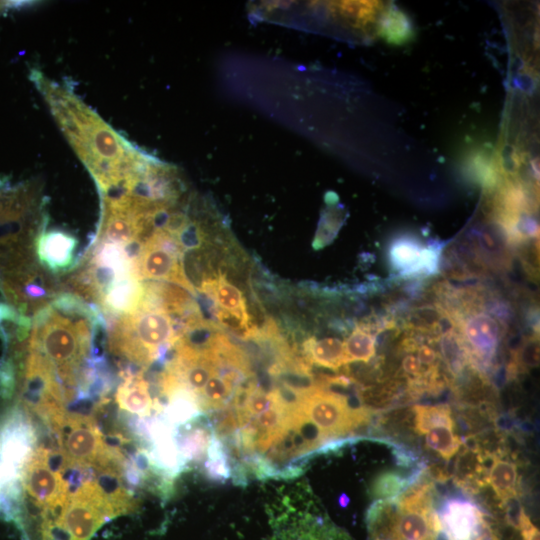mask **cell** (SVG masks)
<instances>
[{"mask_svg":"<svg viewBox=\"0 0 540 540\" xmlns=\"http://www.w3.org/2000/svg\"><path fill=\"white\" fill-rule=\"evenodd\" d=\"M29 317L9 303H0V336L7 344L21 343L29 337Z\"/></svg>","mask_w":540,"mask_h":540,"instance_id":"18","label":"cell"},{"mask_svg":"<svg viewBox=\"0 0 540 540\" xmlns=\"http://www.w3.org/2000/svg\"><path fill=\"white\" fill-rule=\"evenodd\" d=\"M64 419V418H63ZM70 431L63 442V455L69 463L87 465L98 463L100 467H109L111 459H115L104 444L98 428L82 417L64 419Z\"/></svg>","mask_w":540,"mask_h":540,"instance_id":"5","label":"cell"},{"mask_svg":"<svg viewBox=\"0 0 540 540\" xmlns=\"http://www.w3.org/2000/svg\"><path fill=\"white\" fill-rule=\"evenodd\" d=\"M456 427L439 426L427 431L425 435V445L433 452L449 461L455 456L463 442L456 434Z\"/></svg>","mask_w":540,"mask_h":540,"instance_id":"20","label":"cell"},{"mask_svg":"<svg viewBox=\"0 0 540 540\" xmlns=\"http://www.w3.org/2000/svg\"><path fill=\"white\" fill-rule=\"evenodd\" d=\"M7 218H8L7 203H6L4 194L0 188V248H2V244H1L2 228Z\"/></svg>","mask_w":540,"mask_h":540,"instance_id":"23","label":"cell"},{"mask_svg":"<svg viewBox=\"0 0 540 540\" xmlns=\"http://www.w3.org/2000/svg\"><path fill=\"white\" fill-rule=\"evenodd\" d=\"M539 364V338L538 334L525 337L518 348L513 352L508 375L516 376L527 373Z\"/></svg>","mask_w":540,"mask_h":540,"instance_id":"22","label":"cell"},{"mask_svg":"<svg viewBox=\"0 0 540 540\" xmlns=\"http://www.w3.org/2000/svg\"><path fill=\"white\" fill-rule=\"evenodd\" d=\"M214 432L211 423H190L178 439L177 447L184 464L187 462H199L206 457Z\"/></svg>","mask_w":540,"mask_h":540,"instance_id":"16","label":"cell"},{"mask_svg":"<svg viewBox=\"0 0 540 540\" xmlns=\"http://www.w3.org/2000/svg\"><path fill=\"white\" fill-rule=\"evenodd\" d=\"M389 262L402 277L430 275L439 269L440 251L424 247L414 238L400 237L390 245Z\"/></svg>","mask_w":540,"mask_h":540,"instance_id":"7","label":"cell"},{"mask_svg":"<svg viewBox=\"0 0 540 540\" xmlns=\"http://www.w3.org/2000/svg\"><path fill=\"white\" fill-rule=\"evenodd\" d=\"M242 371L230 367L223 373L212 375L197 398L200 410L210 411L224 408L233 397Z\"/></svg>","mask_w":540,"mask_h":540,"instance_id":"12","label":"cell"},{"mask_svg":"<svg viewBox=\"0 0 540 540\" xmlns=\"http://www.w3.org/2000/svg\"><path fill=\"white\" fill-rule=\"evenodd\" d=\"M182 248L164 228L155 230L143 243L134 263V273L140 279L162 280L194 292L181 261Z\"/></svg>","mask_w":540,"mask_h":540,"instance_id":"4","label":"cell"},{"mask_svg":"<svg viewBox=\"0 0 540 540\" xmlns=\"http://www.w3.org/2000/svg\"><path fill=\"white\" fill-rule=\"evenodd\" d=\"M518 479V468L513 461L499 455L492 458L487 473V483L492 487L501 504L517 497Z\"/></svg>","mask_w":540,"mask_h":540,"instance_id":"14","label":"cell"},{"mask_svg":"<svg viewBox=\"0 0 540 540\" xmlns=\"http://www.w3.org/2000/svg\"><path fill=\"white\" fill-rule=\"evenodd\" d=\"M273 527L271 540H352L329 520L308 513L282 515Z\"/></svg>","mask_w":540,"mask_h":540,"instance_id":"8","label":"cell"},{"mask_svg":"<svg viewBox=\"0 0 540 540\" xmlns=\"http://www.w3.org/2000/svg\"><path fill=\"white\" fill-rule=\"evenodd\" d=\"M116 398L121 408L140 416H147L155 408L149 385L140 375L128 374L119 387Z\"/></svg>","mask_w":540,"mask_h":540,"instance_id":"13","label":"cell"},{"mask_svg":"<svg viewBox=\"0 0 540 540\" xmlns=\"http://www.w3.org/2000/svg\"><path fill=\"white\" fill-rule=\"evenodd\" d=\"M343 344L346 364L368 363L376 355V333L367 325L357 326Z\"/></svg>","mask_w":540,"mask_h":540,"instance_id":"17","label":"cell"},{"mask_svg":"<svg viewBox=\"0 0 540 540\" xmlns=\"http://www.w3.org/2000/svg\"><path fill=\"white\" fill-rule=\"evenodd\" d=\"M413 412L415 430L420 435L439 426L456 427L451 409L447 404L415 405Z\"/></svg>","mask_w":540,"mask_h":540,"instance_id":"19","label":"cell"},{"mask_svg":"<svg viewBox=\"0 0 540 540\" xmlns=\"http://www.w3.org/2000/svg\"><path fill=\"white\" fill-rule=\"evenodd\" d=\"M76 238L62 230L43 228L35 237L34 248L40 264L54 274L66 272L76 264Z\"/></svg>","mask_w":540,"mask_h":540,"instance_id":"9","label":"cell"},{"mask_svg":"<svg viewBox=\"0 0 540 540\" xmlns=\"http://www.w3.org/2000/svg\"><path fill=\"white\" fill-rule=\"evenodd\" d=\"M303 350L310 363L317 366L336 370L346 365L344 344L338 338H310L304 342Z\"/></svg>","mask_w":540,"mask_h":540,"instance_id":"15","label":"cell"},{"mask_svg":"<svg viewBox=\"0 0 540 540\" xmlns=\"http://www.w3.org/2000/svg\"><path fill=\"white\" fill-rule=\"evenodd\" d=\"M432 490L414 482L394 498L375 500L366 513L368 540H440Z\"/></svg>","mask_w":540,"mask_h":540,"instance_id":"1","label":"cell"},{"mask_svg":"<svg viewBox=\"0 0 540 540\" xmlns=\"http://www.w3.org/2000/svg\"><path fill=\"white\" fill-rule=\"evenodd\" d=\"M25 487L36 504L47 509L60 506L68 494V484L60 471H54L49 463L48 452L38 449L28 463Z\"/></svg>","mask_w":540,"mask_h":540,"instance_id":"6","label":"cell"},{"mask_svg":"<svg viewBox=\"0 0 540 540\" xmlns=\"http://www.w3.org/2000/svg\"><path fill=\"white\" fill-rule=\"evenodd\" d=\"M12 2H0V13L3 12L5 9H7L8 7H11L12 6Z\"/></svg>","mask_w":540,"mask_h":540,"instance_id":"24","label":"cell"},{"mask_svg":"<svg viewBox=\"0 0 540 540\" xmlns=\"http://www.w3.org/2000/svg\"><path fill=\"white\" fill-rule=\"evenodd\" d=\"M143 296V285L135 274L118 279L101 297L103 311L113 317H121L136 311Z\"/></svg>","mask_w":540,"mask_h":540,"instance_id":"10","label":"cell"},{"mask_svg":"<svg viewBox=\"0 0 540 540\" xmlns=\"http://www.w3.org/2000/svg\"><path fill=\"white\" fill-rule=\"evenodd\" d=\"M448 321L457 331L470 365L478 371L489 367L504 335L502 320L477 306L452 316Z\"/></svg>","mask_w":540,"mask_h":540,"instance_id":"3","label":"cell"},{"mask_svg":"<svg viewBox=\"0 0 540 540\" xmlns=\"http://www.w3.org/2000/svg\"><path fill=\"white\" fill-rule=\"evenodd\" d=\"M202 287L214 299L219 311L233 317L254 333L242 292L230 283L224 275H219L214 280L206 281Z\"/></svg>","mask_w":540,"mask_h":540,"instance_id":"11","label":"cell"},{"mask_svg":"<svg viewBox=\"0 0 540 540\" xmlns=\"http://www.w3.org/2000/svg\"><path fill=\"white\" fill-rule=\"evenodd\" d=\"M206 476L214 481L224 482L231 476V463L223 442L215 435L207 449L204 462Z\"/></svg>","mask_w":540,"mask_h":540,"instance_id":"21","label":"cell"},{"mask_svg":"<svg viewBox=\"0 0 540 540\" xmlns=\"http://www.w3.org/2000/svg\"><path fill=\"white\" fill-rule=\"evenodd\" d=\"M296 409L325 440L344 436L367 423L370 415V410L365 407L353 408L343 394L316 384L302 395Z\"/></svg>","mask_w":540,"mask_h":540,"instance_id":"2","label":"cell"}]
</instances>
